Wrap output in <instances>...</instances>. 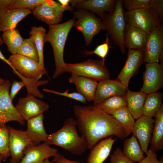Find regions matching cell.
Wrapping results in <instances>:
<instances>
[{"mask_svg":"<svg viewBox=\"0 0 163 163\" xmlns=\"http://www.w3.org/2000/svg\"><path fill=\"white\" fill-rule=\"evenodd\" d=\"M110 161V163H134L128 158L119 147L117 148L112 154Z\"/></svg>","mask_w":163,"mask_h":163,"instance_id":"39","label":"cell"},{"mask_svg":"<svg viewBox=\"0 0 163 163\" xmlns=\"http://www.w3.org/2000/svg\"><path fill=\"white\" fill-rule=\"evenodd\" d=\"M0 155L5 159L10 156L9 150V133L7 126H0Z\"/></svg>","mask_w":163,"mask_h":163,"instance_id":"34","label":"cell"},{"mask_svg":"<svg viewBox=\"0 0 163 163\" xmlns=\"http://www.w3.org/2000/svg\"><path fill=\"white\" fill-rule=\"evenodd\" d=\"M111 115L120 125L126 137L132 133L135 121L126 106L119 109Z\"/></svg>","mask_w":163,"mask_h":163,"instance_id":"29","label":"cell"},{"mask_svg":"<svg viewBox=\"0 0 163 163\" xmlns=\"http://www.w3.org/2000/svg\"><path fill=\"white\" fill-rule=\"evenodd\" d=\"M0 59L4 61L5 63H6L8 65L10 66L12 68L13 70V72L16 75H18V73L13 68L11 64L10 63L8 59H7L4 56L3 54L2 53L0 50Z\"/></svg>","mask_w":163,"mask_h":163,"instance_id":"45","label":"cell"},{"mask_svg":"<svg viewBox=\"0 0 163 163\" xmlns=\"http://www.w3.org/2000/svg\"><path fill=\"white\" fill-rule=\"evenodd\" d=\"M9 133L10 163H20L24 155L26 148L36 145L30 140L26 131L17 130L7 126Z\"/></svg>","mask_w":163,"mask_h":163,"instance_id":"12","label":"cell"},{"mask_svg":"<svg viewBox=\"0 0 163 163\" xmlns=\"http://www.w3.org/2000/svg\"><path fill=\"white\" fill-rule=\"evenodd\" d=\"M123 7L126 11L151 8V0H123Z\"/></svg>","mask_w":163,"mask_h":163,"instance_id":"35","label":"cell"},{"mask_svg":"<svg viewBox=\"0 0 163 163\" xmlns=\"http://www.w3.org/2000/svg\"><path fill=\"white\" fill-rule=\"evenodd\" d=\"M148 34L139 28L126 24L123 35L125 47L128 49L144 50Z\"/></svg>","mask_w":163,"mask_h":163,"instance_id":"20","label":"cell"},{"mask_svg":"<svg viewBox=\"0 0 163 163\" xmlns=\"http://www.w3.org/2000/svg\"><path fill=\"white\" fill-rule=\"evenodd\" d=\"M73 14L76 19L73 26L83 34L86 46H88L101 30H105L102 20L88 10L78 9Z\"/></svg>","mask_w":163,"mask_h":163,"instance_id":"5","label":"cell"},{"mask_svg":"<svg viewBox=\"0 0 163 163\" xmlns=\"http://www.w3.org/2000/svg\"><path fill=\"white\" fill-rule=\"evenodd\" d=\"M46 32V29L42 26H33L29 32V34L33 39L37 47L39 56V63L44 69L43 50Z\"/></svg>","mask_w":163,"mask_h":163,"instance_id":"32","label":"cell"},{"mask_svg":"<svg viewBox=\"0 0 163 163\" xmlns=\"http://www.w3.org/2000/svg\"><path fill=\"white\" fill-rule=\"evenodd\" d=\"M50 145L44 142L38 145L27 147L20 163H43L46 159L54 157L58 154V151Z\"/></svg>","mask_w":163,"mask_h":163,"instance_id":"18","label":"cell"},{"mask_svg":"<svg viewBox=\"0 0 163 163\" xmlns=\"http://www.w3.org/2000/svg\"><path fill=\"white\" fill-rule=\"evenodd\" d=\"M143 83L140 89L146 94L157 92L163 85V63H146Z\"/></svg>","mask_w":163,"mask_h":163,"instance_id":"13","label":"cell"},{"mask_svg":"<svg viewBox=\"0 0 163 163\" xmlns=\"http://www.w3.org/2000/svg\"><path fill=\"white\" fill-rule=\"evenodd\" d=\"M5 81L4 79L0 78V85L3 83Z\"/></svg>","mask_w":163,"mask_h":163,"instance_id":"49","label":"cell"},{"mask_svg":"<svg viewBox=\"0 0 163 163\" xmlns=\"http://www.w3.org/2000/svg\"><path fill=\"white\" fill-rule=\"evenodd\" d=\"M163 27L162 24L155 28L148 34L144 50L143 62L162 63Z\"/></svg>","mask_w":163,"mask_h":163,"instance_id":"11","label":"cell"},{"mask_svg":"<svg viewBox=\"0 0 163 163\" xmlns=\"http://www.w3.org/2000/svg\"><path fill=\"white\" fill-rule=\"evenodd\" d=\"M36 97L33 94H27L25 97L20 98L15 106L25 120L27 121L48 110L49 105Z\"/></svg>","mask_w":163,"mask_h":163,"instance_id":"14","label":"cell"},{"mask_svg":"<svg viewBox=\"0 0 163 163\" xmlns=\"http://www.w3.org/2000/svg\"><path fill=\"white\" fill-rule=\"evenodd\" d=\"M43 118L42 113L27 120L26 131L30 140L36 145L40 144L42 142H45L48 136L44 127Z\"/></svg>","mask_w":163,"mask_h":163,"instance_id":"22","label":"cell"},{"mask_svg":"<svg viewBox=\"0 0 163 163\" xmlns=\"http://www.w3.org/2000/svg\"><path fill=\"white\" fill-rule=\"evenodd\" d=\"M31 13V10L23 8L0 10V31L15 29L20 21Z\"/></svg>","mask_w":163,"mask_h":163,"instance_id":"21","label":"cell"},{"mask_svg":"<svg viewBox=\"0 0 163 163\" xmlns=\"http://www.w3.org/2000/svg\"><path fill=\"white\" fill-rule=\"evenodd\" d=\"M123 152L134 163L139 162L145 157L144 153L137 139L133 135L124 140Z\"/></svg>","mask_w":163,"mask_h":163,"instance_id":"27","label":"cell"},{"mask_svg":"<svg viewBox=\"0 0 163 163\" xmlns=\"http://www.w3.org/2000/svg\"><path fill=\"white\" fill-rule=\"evenodd\" d=\"M1 38L12 54H17L18 49L24 40L18 30L15 28L3 32Z\"/></svg>","mask_w":163,"mask_h":163,"instance_id":"31","label":"cell"},{"mask_svg":"<svg viewBox=\"0 0 163 163\" xmlns=\"http://www.w3.org/2000/svg\"><path fill=\"white\" fill-rule=\"evenodd\" d=\"M126 24L139 28L149 34L161 24L157 12L151 8H144L124 13Z\"/></svg>","mask_w":163,"mask_h":163,"instance_id":"7","label":"cell"},{"mask_svg":"<svg viewBox=\"0 0 163 163\" xmlns=\"http://www.w3.org/2000/svg\"><path fill=\"white\" fill-rule=\"evenodd\" d=\"M146 154V156L138 163H163V156L158 160L156 152L150 149L148 150Z\"/></svg>","mask_w":163,"mask_h":163,"instance_id":"40","label":"cell"},{"mask_svg":"<svg viewBox=\"0 0 163 163\" xmlns=\"http://www.w3.org/2000/svg\"><path fill=\"white\" fill-rule=\"evenodd\" d=\"M10 81L5 80L0 85V126L6 125L8 122L14 121L21 125L24 124L25 120L13 105L9 95Z\"/></svg>","mask_w":163,"mask_h":163,"instance_id":"10","label":"cell"},{"mask_svg":"<svg viewBox=\"0 0 163 163\" xmlns=\"http://www.w3.org/2000/svg\"><path fill=\"white\" fill-rule=\"evenodd\" d=\"M127 56L125 65L117 78L126 90L131 77L138 72L143 62L144 50L128 49Z\"/></svg>","mask_w":163,"mask_h":163,"instance_id":"15","label":"cell"},{"mask_svg":"<svg viewBox=\"0 0 163 163\" xmlns=\"http://www.w3.org/2000/svg\"><path fill=\"white\" fill-rule=\"evenodd\" d=\"M67 72L85 77L96 81L110 79V73L105 64V59H89L81 62L66 63Z\"/></svg>","mask_w":163,"mask_h":163,"instance_id":"6","label":"cell"},{"mask_svg":"<svg viewBox=\"0 0 163 163\" xmlns=\"http://www.w3.org/2000/svg\"><path fill=\"white\" fill-rule=\"evenodd\" d=\"M17 54L31 58L39 62L38 52L34 40L31 36L24 40L17 51Z\"/></svg>","mask_w":163,"mask_h":163,"instance_id":"33","label":"cell"},{"mask_svg":"<svg viewBox=\"0 0 163 163\" xmlns=\"http://www.w3.org/2000/svg\"><path fill=\"white\" fill-rule=\"evenodd\" d=\"M77 127L75 120L68 118L60 129L48 135L45 142L62 147L73 154L82 155L87 148L85 141L78 133Z\"/></svg>","mask_w":163,"mask_h":163,"instance_id":"3","label":"cell"},{"mask_svg":"<svg viewBox=\"0 0 163 163\" xmlns=\"http://www.w3.org/2000/svg\"><path fill=\"white\" fill-rule=\"evenodd\" d=\"M136 120L132 133L138 139L142 150L146 154L151 141L155 120L152 117L144 115Z\"/></svg>","mask_w":163,"mask_h":163,"instance_id":"17","label":"cell"},{"mask_svg":"<svg viewBox=\"0 0 163 163\" xmlns=\"http://www.w3.org/2000/svg\"><path fill=\"white\" fill-rule=\"evenodd\" d=\"M72 6L64 7L58 2L53 0H46L43 4L38 6L32 11L37 19L50 25L59 24L62 19L65 11H73Z\"/></svg>","mask_w":163,"mask_h":163,"instance_id":"9","label":"cell"},{"mask_svg":"<svg viewBox=\"0 0 163 163\" xmlns=\"http://www.w3.org/2000/svg\"><path fill=\"white\" fill-rule=\"evenodd\" d=\"M127 90L117 79L102 80L98 83L93 100L94 106L105 99L115 95L126 96Z\"/></svg>","mask_w":163,"mask_h":163,"instance_id":"16","label":"cell"},{"mask_svg":"<svg viewBox=\"0 0 163 163\" xmlns=\"http://www.w3.org/2000/svg\"><path fill=\"white\" fill-rule=\"evenodd\" d=\"M5 158L3 156L0 155V163H2V161Z\"/></svg>","mask_w":163,"mask_h":163,"instance_id":"48","label":"cell"},{"mask_svg":"<svg viewBox=\"0 0 163 163\" xmlns=\"http://www.w3.org/2000/svg\"><path fill=\"white\" fill-rule=\"evenodd\" d=\"M7 59L14 69L26 78L38 81L47 74L39 62L31 58L16 54H12Z\"/></svg>","mask_w":163,"mask_h":163,"instance_id":"8","label":"cell"},{"mask_svg":"<svg viewBox=\"0 0 163 163\" xmlns=\"http://www.w3.org/2000/svg\"><path fill=\"white\" fill-rule=\"evenodd\" d=\"M46 0H15L11 9L23 8L33 10Z\"/></svg>","mask_w":163,"mask_h":163,"instance_id":"36","label":"cell"},{"mask_svg":"<svg viewBox=\"0 0 163 163\" xmlns=\"http://www.w3.org/2000/svg\"><path fill=\"white\" fill-rule=\"evenodd\" d=\"M102 20L108 35L121 52L125 54L126 50L124 43L123 35L126 24L122 0H116L113 13H106Z\"/></svg>","mask_w":163,"mask_h":163,"instance_id":"4","label":"cell"},{"mask_svg":"<svg viewBox=\"0 0 163 163\" xmlns=\"http://www.w3.org/2000/svg\"><path fill=\"white\" fill-rule=\"evenodd\" d=\"M15 0H0V10L11 9Z\"/></svg>","mask_w":163,"mask_h":163,"instance_id":"44","label":"cell"},{"mask_svg":"<svg viewBox=\"0 0 163 163\" xmlns=\"http://www.w3.org/2000/svg\"><path fill=\"white\" fill-rule=\"evenodd\" d=\"M43 91L46 92L68 97L85 104L87 101L85 98L78 92H74L69 93L68 92V90H67L65 91L61 92L45 88H44L43 89Z\"/></svg>","mask_w":163,"mask_h":163,"instance_id":"37","label":"cell"},{"mask_svg":"<svg viewBox=\"0 0 163 163\" xmlns=\"http://www.w3.org/2000/svg\"><path fill=\"white\" fill-rule=\"evenodd\" d=\"M147 94L141 91L135 92L128 89L126 95V107L135 119L143 115V110Z\"/></svg>","mask_w":163,"mask_h":163,"instance_id":"25","label":"cell"},{"mask_svg":"<svg viewBox=\"0 0 163 163\" xmlns=\"http://www.w3.org/2000/svg\"><path fill=\"white\" fill-rule=\"evenodd\" d=\"M25 85V83L22 81H14L12 82L9 94L10 97L12 101L20 90Z\"/></svg>","mask_w":163,"mask_h":163,"instance_id":"41","label":"cell"},{"mask_svg":"<svg viewBox=\"0 0 163 163\" xmlns=\"http://www.w3.org/2000/svg\"><path fill=\"white\" fill-rule=\"evenodd\" d=\"M150 8L154 9L158 14L161 20H163V0H151Z\"/></svg>","mask_w":163,"mask_h":163,"instance_id":"42","label":"cell"},{"mask_svg":"<svg viewBox=\"0 0 163 163\" xmlns=\"http://www.w3.org/2000/svg\"><path fill=\"white\" fill-rule=\"evenodd\" d=\"M75 20L73 17L63 23L49 26L48 31L45 36L44 43L49 42L53 50L55 65L53 79L67 72V67L64 60V50L68 35Z\"/></svg>","mask_w":163,"mask_h":163,"instance_id":"2","label":"cell"},{"mask_svg":"<svg viewBox=\"0 0 163 163\" xmlns=\"http://www.w3.org/2000/svg\"><path fill=\"white\" fill-rule=\"evenodd\" d=\"M126 106V96L115 95L105 99L95 106L106 113L112 115L117 110Z\"/></svg>","mask_w":163,"mask_h":163,"instance_id":"30","label":"cell"},{"mask_svg":"<svg viewBox=\"0 0 163 163\" xmlns=\"http://www.w3.org/2000/svg\"><path fill=\"white\" fill-rule=\"evenodd\" d=\"M77 126L80 136L91 149L101 139L115 135L120 140L126 136L122 127L111 115L93 105L73 107Z\"/></svg>","mask_w":163,"mask_h":163,"instance_id":"1","label":"cell"},{"mask_svg":"<svg viewBox=\"0 0 163 163\" xmlns=\"http://www.w3.org/2000/svg\"><path fill=\"white\" fill-rule=\"evenodd\" d=\"M58 2L64 7H67L69 6L70 3L69 0H58Z\"/></svg>","mask_w":163,"mask_h":163,"instance_id":"46","label":"cell"},{"mask_svg":"<svg viewBox=\"0 0 163 163\" xmlns=\"http://www.w3.org/2000/svg\"><path fill=\"white\" fill-rule=\"evenodd\" d=\"M68 82L75 85L78 92L83 96L87 101L90 102L93 101L98 84L97 81L71 74Z\"/></svg>","mask_w":163,"mask_h":163,"instance_id":"24","label":"cell"},{"mask_svg":"<svg viewBox=\"0 0 163 163\" xmlns=\"http://www.w3.org/2000/svg\"><path fill=\"white\" fill-rule=\"evenodd\" d=\"M109 39L108 35L107 34L105 41L102 44L98 45L93 51H87L86 54L87 55L96 54L102 58V59H105L110 47L109 45Z\"/></svg>","mask_w":163,"mask_h":163,"instance_id":"38","label":"cell"},{"mask_svg":"<svg viewBox=\"0 0 163 163\" xmlns=\"http://www.w3.org/2000/svg\"><path fill=\"white\" fill-rule=\"evenodd\" d=\"M116 0H70L72 6L90 11L99 16L102 20L106 13L111 14L113 11Z\"/></svg>","mask_w":163,"mask_h":163,"instance_id":"19","label":"cell"},{"mask_svg":"<svg viewBox=\"0 0 163 163\" xmlns=\"http://www.w3.org/2000/svg\"><path fill=\"white\" fill-rule=\"evenodd\" d=\"M112 136L96 143L90 149L87 163H103L109 156L116 140Z\"/></svg>","mask_w":163,"mask_h":163,"instance_id":"23","label":"cell"},{"mask_svg":"<svg viewBox=\"0 0 163 163\" xmlns=\"http://www.w3.org/2000/svg\"><path fill=\"white\" fill-rule=\"evenodd\" d=\"M155 117V120L150 142V149L156 152L163 149V104Z\"/></svg>","mask_w":163,"mask_h":163,"instance_id":"26","label":"cell"},{"mask_svg":"<svg viewBox=\"0 0 163 163\" xmlns=\"http://www.w3.org/2000/svg\"><path fill=\"white\" fill-rule=\"evenodd\" d=\"M3 43V42L2 40L1 37L0 36V46H1Z\"/></svg>","mask_w":163,"mask_h":163,"instance_id":"50","label":"cell"},{"mask_svg":"<svg viewBox=\"0 0 163 163\" xmlns=\"http://www.w3.org/2000/svg\"><path fill=\"white\" fill-rule=\"evenodd\" d=\"M52 162L53 163H80L78 161L71 160L67 159L63 155L59 153H58L54 157Z\"/></svg>","mask_w":163,"mask_h":163,"instance_id":"43","label":"cell"},{"mask_svg":"<svg viewBox=\"0 0 163 163\" xmlns=\"http://www.w3.org/2000/svg\"><path fill=\"white\" fill-rule=\"evenodd\" d=\"M163 94L156 92L147 94L143 110V115L152 117L161 107L162 104Z\"/></svg>","mask_w":163,"mask_h":163,"instance_id":"28","label":"cell"},{"mask_svg":"<svg viewBox=\"0 0 163 163\" xmlns=\"http://www.w3.org/2000/svg\"><path fill=\"white\" fill-rule=\"evenodd\" d=\"M43 163H53L52 161H50L48 159H47L44 160Z\"/></svg>","mask_w":163,"mask_h":163,"instance_id":"47","label":"cell"}]
</instances>
